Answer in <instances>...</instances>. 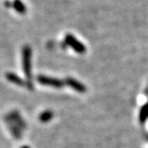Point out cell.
Wrapping results in <instances>:
<instances>
[{
	"mask_svg": "<svg viewBox=\"0 0 148 148\" xmlns=\"http://www.w3.org/2000/svg\"><path fill=\"white\" fill-rule=\"evenodd\" d=\"M22 68L24 70V73L26 75L27 82L29 85V89L33 88L32 83V48L29 45H25L22 48Z\"/></svg>",
	"mask_w": 148,
	"mask_h": 148,
	"instance_id": "cell-1",
	"label": "cell"
},
{
	"mask_svg": "<svg viewBox=\"0 0 148 148\" xmlns=\"http://www.w3.org/2000/svg\"><path fill=\"white\" fill-rule=\"evenodd\" d=\"M64 40H65V43H66L67 45L70 46V47L72 48L73 50H75L77 53L82 54V53H86V46H85L82 43L78 41L73 35L67 34L66 36H65Z\"/></svg>",
	"mask_w": 148,
	"mask_h": 148,
	"instance_id": "cell-2",
	"label": "cell"
},
{
	"mask_svg": "<svg viewBox=\"0 0 148 148\" xmlns=\"http://www.w3.org/2000/svg\"><path fill=\"white\" fill-rule=\"evenodd\" d=\"M37 81L40 84L48 86H52L54 88H61L64 86L65 83L62 80L58 79V78H54V77H48L45 75H39L37 77Z\"/></svg>",
	"mask_w": 148,
	"mask_h": 148,
	"instance_id": "cell-3",
	"label": "cell"
},
{
	"mask_svg": "<svg viewBox=\"0 0 148 148\" xmlns=\"http://www.w3.org/2000/svg\"><path fill=\"white\" fill-rule=\"evenodd\" d=\"M65 83L68 85L69 86H70L71 88L77 90L79 93H85L86 91V86L84 84H82V83H81L77 80L73 78V77H68L65 81Z\"/></svg>",
	"mask_w": 148,
	"mask_h": 148,
	"instance_id": "cell-4",
	"label": "cell"
},
{
	"mask_svg": "<svg viewBox=\"0 0 148 148\" xmlns=\"http://www.w3.org/2000/svg\"><path fill=\"white\" fill-rule=\"evenodd\" d=\"M6 78L8 79V81H9L10 82L13 83V84H16L17 86H27V88L29 89V85L28 82L24 81L23 79H21L19 76H17L15 73H8L6 74Z\"/></svg>",
	"mask_w": 148,
	"mask_h": 148,
	"instance_id": "cell-5",
	"label": "cell"
},
{
	"mask_svg": "<svg viewBox=\"0 0 148 148\" xmlns=\"http://www.w3.org/2000/svg\"><path fill=\"white\" fill-rule=\"evenodd\" d=\"M12 8L21 15H23L27 12V7L21 0H13Z\"/></svg>",
	"mask_w": 148,
	"mask_h": 148,
	"instance_id": "cell-6",
	"label": "cell"
},
{
	"mask_svg": "<svg viewBox=\"0 0 148 148\" xmlns=\"http://www.w3.org/2000/svg\"><path fill=\"white\" fill-rule=\"evenodd\" d=\"M53 117V113L51 110H45L42 112L40 116H39V119L40 121L42 123H48L49 122Z\"/></svg>",
	"mask_w": 148,
	"mask_h": 148,
	"instance_id": "cell-7",
	"label": "cell"
},
{
	"mask_svg": "<svg viewBox=\"0 0 148 148\" xmlns=\"http://www.w3.org/2000/svg\"><path fill=\"white\" fill-rule=\"evenodd\" d=\"M148 119V102L142 107L139 114V120L141 123H144Z\"/></svg>",
	"mask_w": 148,
	"mask_h": 148,
	"instance_id": "cell-8",
	"label": "cell"
},
{
	"mask_svg": "<svg viewBox=\"0 0 148 148\" xmlns=\"http://www.w3.org/2000/svg\"><path fill=\"white\" fill-rule=\"evenodd\" d=\"M4 5H5L6 8H12V2H11L10 0H5V1H4Z\"/></svg>",
	"mask_w": 148,
	"mask_h": 148,
	"instance_id": "cell-9",
	"label": "cell"
},
{
	"mask_svg": "<svg viewBox=\"0 0 148 148\" xmlns=\"http://www.w3.org/2000/svg\"><path fill=\"white\" fill-rule=\"evenodd\" d=\"M21 148H31V147H29L28 146H23V147H21Z\"/></svg>",
	"mask_w": 148,
	"mask_h": 148,
	"instance_id": "cell-10",
	"label": "cell"
},
{
	"mask_svg": "<svg viewBox=\"0 0 148 148\" xmlns=\"http://www.w3.org/2000/svg\"><path fill=\"white\" fill-rule=\"evenodd\" d=\"M147 140H148V135H147Z\"/></svg>",
	"mask_w": 148,
	"mask_h": 148,
	"instance_id": "cell-11",
	"label": "cell"
}]
</instances>
